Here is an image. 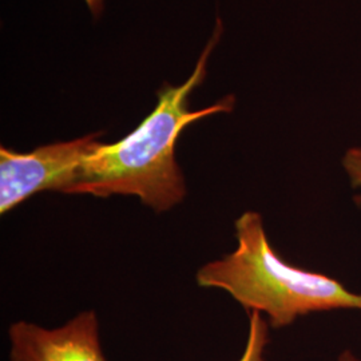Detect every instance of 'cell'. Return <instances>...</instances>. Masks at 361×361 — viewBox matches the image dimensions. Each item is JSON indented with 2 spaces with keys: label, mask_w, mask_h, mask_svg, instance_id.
<instances>
[{
  "label": "cell",
  "mask_w": 361,
  "mask_h": 361,
  "mask_svg": "<svg viewBox=\"0 0 361 361\" xmlns=\"http://www.w3.org/2000/svg\"><path fill=\"white\" fill-rule=\"evenodd\" d=\"M222 22L217 19L190 78L178 87L165 85L158 92V104L142 123L123 140L101 142L78 166L66 194L137 195L143 205L166 212L186 195V185L176 159L180 133L195 121L219 113H229L234 97L228 95L207 109L192 111L189 98L207 77L209 56L219 43Z\"/></svg>",
  "instance_id": "6da1fadb"
},
{
  "label": "cell",
  "mask_w": 361,
  "mask_h": 361,
  "mask_svg": "<svg viewBox=\"0 0 361 361\" xmlns=\"http://www.w3.org/2000/svg\"><path fill=\"white\" fill-rule=\"evenodd\" d=\"M343 166L352 188L360 192L355 195V204L361 209V147H350L343 158Z\"/></svg>",
  "instance_id": "8992f818"
},
{
  "label": "cell",
  "mask_w": 361,
  "mask_h": 361,
  "mask_svg": "<svg viewBox=\"0 0 361 361\" xmlns=\"http://www.w3.org/2000/svg\"><path fill=\"white\" fill-rule=\"evenodd\" d=\"M337 361H361V359H359L352 350L347 349V350H344V352L338 356Z\"/></svg>",
  "instance_id": "ba28073f"
},
{
  "label": "cell",
  "mask_w": 361,
  "mask_h": 361,
  "mask_svg": "<svg viewBox=\"0 0 361 361\" xmlns=\"http://www.w3.org/2000/svg\"><path fill=\"white\" fill-rule=\"evenodd\" d=\"M237 249L197 273V283L228 292L247 312L265 313L271 326L290 325L313 312L360 310L361 295L335 279L292 267L271 247L262 217L246 212L235 221Z\"/></svg>",
  "instance_id": "7a4b0ae2"
},
{
  "label": "cell",
  "mask_w": 361,
  "mask_h": 361,
  "mask_svg": "<svg viewBox=\"0 0 361 361\" xmlns=\"http://www.w3.org/2000/svg\"><path fill=\"white\" fill-rule=\"evenodd\" d=\"M268 323L259 312H249V334L245 350L238 361H265V348L269 341Z\"/></svg>",
  "instance_id": "5b68a950"
},
{
  "label": "cell",
  "mask_w": 361,
  "mask_h": 361,
  "mask_svg": "<svg viewBox=\"0 0 361 361\" xmlns=\"http://www.w3.org/2000/svg\"><path fill=\"white\" fill-rule=\"evenodd\" d=\"M8 334L11 361H106L92 310L79 313L56 329L19 322Z\"/></svg>",
  "instance_id": "277c9868"
},
{
  "label": "cell",
  "mask_w": 361,
  "mask_h": 361,
  "mask_svg": "<svg viewBox=\"0 0 361 361\" xmlns=\"http://www.w3.org/2000/svg\"><path fill=\"white\" fill-rule=\"evenodd\" d=\"M98 134L40 146L30 153L0 149V213L43 190L66 194L78 166L101 145Z\"/></svg>",
  "instance_id": "3957f363"
},
{
  "label": "cell",
  "mask_w": 361,
  "mask_h": 361,
  "mask_svg": "<svg viewBox=\"0 0 361 361\" xmlns=\"http://www.w3.org/2000/svg\"><path fill=\"white\" fill-rule=\"evenodd\" d=\"M89 8L91 10V13L94 15H98V13H102V8H104V0H86Z\"/></svg>",
  "instance_id": "52a82bcc"
}]
</instances>
